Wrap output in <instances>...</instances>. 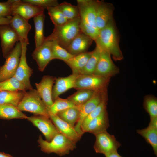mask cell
<instances>
[{"mask_svg": "<svg viewBox=\"0 0 157 157\" xmlns=\"http://www.w3.org/2000/svg\"><path fill=\"white\" fill-rule=\"evenodd\" d=\"M45 15L44 13L33 18L35 27V49L40 47L44 42L45 37L44 34V24Z\"/></svg>", "mask_w": 157, "mask_h": 157, "instance_id": "obj_26", "label": "cell"}, {"mask_svg": "<svg viewBox=\"0 0 157 157\" xmlns=\"http://www.w3.org/2000/svg\"><path fill=\"white\" fill-rule=\"evenodd\" d=\"M47 10L50 19L54 26L62 25L68 21L57 6L50 7Z\"/></svg>", "mask_w": 157, "mask_h": 157, "instance_id": "obj_36", "label": "cell"}, {"mask_svg": "<svg viewBox=\"0 0 157 157\" xmlns=\"http://www.w3.org/2000/svg\"><path fill=\"white\" fill-rule=\"evenodd\" d=\"M51 49L53 60L59 59L65 63L74 56L70 54L55 41H52Z\"/></svg>", "mask_w": 157, "mask_h": 157, "instance_id": "obj_33", "label": "cell"}, {"mask_svg": "<svg viewBox=\"0 0 157 157\" xmlns=\"http://www.w3.org/2000/svg\"><path fill=\"white\" fill-rule=\"evenodd\" d=\"M95 91L88 89H80L67 99L76 106H81L92 97Z\"/></svg>", "mask_w": 157, "mask_h": 157, "instance_id": "obj_27", "label": "cell"}, {"mask_svg": "<svg viewBox=\"0 0 157 157\" xmlns=\"http://www.w3.org/2000/svg\"><path fill=\"white\" fill-rule=\"evenodd\" d=\"M56 115L61 119L74 127L79 118V111L76 106L66 109Z\"/></svg>", "mask_w": 157, "mask_h": 157, "instance_id": "obj_29", "label": "cell"}, {"mask_svg": "<svg viewBox=\"0 0 157 157\" xmlns=\"http://www.w3.org/2000/svg\"><path fill=\"white\" fill-rule=\"evenodd\" d=\"M107 92V89L103 90L95 91L92 97L87 102L81 106H77L79 111V116L74 128L81 136L83 134L81 128L83 120L99 105Z\"/></svg>", "mask_w": 157, "mask_h": 157, "instance_id": "obj_9", "label": "cell"}, {"mask_svg": "<svg viewBox=\"0 0 157 157\" xmlns=\"http://www.w3.org/2000/svg\"><path fill=\"white\" fill-rule=\"evenodd\" d=\"M44 9L24 2L22 0H13L12 5V15L17 14L27 21L44 12Z\"/></svg>", "mask_w": 157, "mask_h": 157, "instance_id": "obj_14", "label": "cell"}, {"mask_svg": "<svg viewBox=\"0 0 157 157\" xmlns=\"http://www.w3.org/2000/svg\"><path fill=\"white\" fill-rule=\"evenodd\" d=\"M16 33L19 38V41L29 44L28 34L31 26L28 21L17 14L13 16L9 24Z\"/></svg>", "mask_w": 157, "mask_h": 157, "instance_id": "obj_19", "label": "cell"}, {"mask_svg": "<svg viewBox=\"0 0 157 157\" xmlns=\"http://www.w3.org/2000/svg\"><path fill=\"white\" fill-rule=\"evenodd\" d=\"M110 126L109 120L106 109L99 116L91 120L83 131L92 133L94 135L107 131Z\"/></svg>", "mask_w": 157, "mask_h": 157, "instance_id": "obj_20", "label": "cell"}, {"mask_svg": "<svg viewBox=\"0 0 157 157\" xmlns=\"http://www.w3.org/2000/svg\"><path fill=\"white\" fill-rule=\"evenodd\" d=\"M81 31L95 40L99 31L96 24L97 0H77Z\"/></svg>", "mask_w": 157, "mask_h": 157, "instance_id": "obj_1", "label": "cell"}, {"mask_svg": "<svg viewBox=\"0 0 157 157\" xmlns=\"http://www.w3.org/2000/svg\"><path fill=\"white\" fill-rule=\"evenodd\" d=\"M80 17L68 20L60 26H54L51 34L45 40L55 41L65 49L72 41L81 31Z\"/></svg>", "mask_w": 157, "mask_h": 157, "instance_id": "obj_3", "label": "cell"}, {"mask_svg": "<svg viewBox=\"0 0 157 157\" xmlns=\"http://www.w3.org/2000/svg\"><path fill=\"white\" fill-rule=\"evenodd\" d=\"M27 116L19 110L17 107L8 104H0V119H27Z\"/></svg>", "mask_w": 157, "mask_h": 157, "instance_id": "obj_24", "label": "cell"}, {"mask_svg": "<svg viewBox=\"0 0 157 157\" xmlns=\"http://www.w3.org/2000/svg\"><path fill=\"white\" fill-rule=\"evenodd\" d=\"M113 9L109 4L97 0L96 24L99 31L104 27L112 19Z\"/></svg>", "mask_w": 157, "mask_h": 157, "instance_id": "obj_21", "label": "cell"}, {"mask_svg": "<svg viewBox=\"0 0 157 157\" xmlns=\"http://www.w3.org/2000/svg\"><path fill=\"white\" fill-rule=\"evenodd\" d=\"M143 105L150 116V120L157 117V100L155 97L150 95L146 96Z\"/></svg>", "mask_w": 157, "mask_h": 157, "instance_id": "obj_37", "label": "cell"}, {"mask_svg": "<svg viewBox=\"0 0 157 157\" xmlns=\"http://www.w3.org/2000/svg\"><path fill=\"white\" fill-rule=\"evenodd\" d=\"M12 17L11 16L6 17H0V25L9 24Z\"/></svg>", "mask_w": 157, "mask_h": 157, "instance_id": "obj_40", "label": "cell"}, {"mask_svg": "<svg viewBox=\"0 0 157 157\" xmlns=\"http://www.w3.org/2000/svg\"><path fill=\"white\" fill-rule=\"evenodd\" d=\"M107 101L108 97L107 92L104 96L99 105L83 120L81 125V128L83 132L85 127L91 120L99 116L104 110L106 109Z\"/></svg>", "mask_w": 157, "mask_h": 157, "instance_id": "obj_31", "label": "cell"}, {"mask_svg": "<svg viewBox=\"0 0 157 157\" xmlns=\"http://www.w3.org/2000/svg\"><path fill=\"white\" fill-rule=\"evenodd\" d=\"M52 41L44 40L42 45L35 49L31 56L36 62L38 69L43 72L51 61L53 60L51 49Z\"/></svg>", "mask_w": 157, "mask_h": 157, "instance_id": "obj_15", "label": "cell"}, {"mask_svg": "<svg viewBox=\"0 0 157 157\" xmlns=\"http://www.w3.org/2000/svg\"><path fill=\"white\" fill-rule=\"evenodd\" d=\"M137 132L151 146L155 155L157 156V129L148 126L144 129L138 130Z\"/></svg>", "mask_w": 157, "mask_h": 157, "instance_id": "obj_28", "label": "cell"}, {"mask_svg": "<svg viewBox=\"0 0 157 157\" xmlns=\"http://www.w3.org/2000/svg\"><path fill=\"white\" fill-rule=\"evenodd\" d=\"M27 119L42 133L47 142H51L58 133L49 118L43 115H34L28 117Z\"/></svg>", "mask_w": 157, "mask_h": 157, "instance_id": "obj_12", "label": "cell"}, {"mask_svg": "<svg viewBox=\"0 0 157 157\" xmlns=\"http://www.w3.org/2000/svg\"><path fill=\"white\" fill-rule=\"evenodd\" d=\"M77 75L72 74L67 77L56 78L55 84L53 88L52 92L53 102L61 94L69 89L74 88Z\"/></svg>", "mask_w": 157, "mask_h": 157, "instance_id": "obj_22", "label": "cell"}, {"mask_svg": "<svg viewBox=\"0 0 157 157\" xmlns=\"http://www.w3.org/2000/svg\"><path fill=\"white\" fill-rule=\"evenodd\" d=\"M0 157H13L10 155L4 152H0Z\"/></svg>", "mask_w": 157, "mask_h": 157, "instance_id": "obj_43", "label": "cell"}, {"mask_svg": "<svg viewBox=\"0 0 157 157\" xmlns=\"http://www.w3.org/2000/svg\"><path fill=\"white\" fill-rule=\"evenodd\" d=\"M148 126L157 129V117L151 119Z\"/></svg>", "mask_w": 157, "mask_h": 157, "instance_id": "obj_41", "label": "cell"}, {"mask_svg": "<svg viewBox=\"0 0 157 157\" xmlns=\"http://www.w3.org/2000/svg\"><path fill=\"white\" fill-rule=\"evenodd\" d=\"M22 51L21 43L18 42L6 58L3 65L0 67V82L14 76L19 64Z\"/></svg>", "mask_w": 157, "mask_h": 157, "instance_id": "obj_6", "label": "cell"}, {"mask_svg": "<svg viewBox=\"0 0 157 157\" xmlns=\"http://www.w3.org/2000/svg\"><path fill=\"white\" fill-rule=\"evenodd\" d=\"M95 141L93 146L95 152L104 155L117 151L121 146L115 136L106 131L95 135Z\"/></svg>", "mask_w": 157, "mask_h": 157, "instance_id": "obj_8", "label": "cell"}, {"mask_svg": "<svg viewBox=\"0 0 157 157\" xmlns=\"http://www.w3.org/2000/svg\"><path fill=\"white\" fill-rule=\"evenodd\" d=\"M22 1L44 9H47L50 7H56L59 4L56 0H23Z\"/></svg>", "mask_w": 157, "mask_h": 157, "instance_id": "obj_38", "label": "cell"}, {"mask_svg": "<svg viewBox=\"0 0 157 157\" xmlns=\"http://www.w3.org/2000/svg\"><path fill=\"white\" fill-rule=\"evenodd\" d=\"M24 85L13 76L4 81L0 82V91H26Z\"/></svg>", "mask_w": 157, "mask_h": 157, "instance_id": "obj_32", "label": "cell"}, {"mask_svg": "<svg viewBox=\"0 0 157 157\" xmlns=\"http://www.w3.org/2000/svg\"><path fill=\"white\" fill-rule=\"evenodd\" d=\"M50 119L55 126L58 132L76 143L81 136L75 130L74 127L60 119L56 115L49 113Z\"/></svg>", "mask_w": 157, "mask_h": 157, "instance_id": "obj_18", "label": "cell"}, {"mask_svg": "<svg viewBox=\"0 0 157 157\" xmlns=\"http://www.w3.org/2000/svg\"><path fill=\"white\" fill-rule=\"evenodd\" d=\"M75 107L76 106L67 99H64L58 97L54 101L51 106L47 108L49 113L56 115L61 111Z\"/></svg>", "mask_w": 157, "mask_h": 157, "instance_id": "obj_34", "label": "cell"}, {"mask_svg": "<svg viewBox=\"0 0 157 157\" xmlns=\"http://www.w3.org/2000/svg\"><path fill=\"white\" fill-rule=\"evenodd\" d=\"M56 78L53 76L45 75L43 77L40 82L35 83L36 90L47 108L51 106L53 103L52 92Z\"/></svg>", "mask_w": 157, "mask_h": 157, "instance_id": "obj_16", "label": "cell"}, {"mask_svg": "<svg viewBox=\"0 0 157 157\" xmlns=\"http://www.w3.org/2000/svg\"><path fill=\"white\" fill-rule=\"evenodd\" d=\"M94 41L96 45L108 52L115 61L123 59L117 34L112 19L99 31L98 35Z\"/></svg>", "mask_w": 157, "mask_h": 157, "instance_id": "obj_2", "label": "cell"}, {"mask_svg": "<svg viewBox=\"0 0 157 157\" xmlns=\"http://www.w3.org/2000/svg\"><path fill=\"white\" fill-rule=\"evenodd\" d=\"M110 78L94 74L78 75L74 88L103 90L107 89Z\"/></svg>", "mask_w": 157, "mask_h": 157, "instance_id": "obj_7", "label": "cell"}, {"mask_svg": "<svg viewBox=\"0 0 157 157\" xmlns=\"http://www.w3.org/2000/svg\"><path fill=\"white\" fill-rule=\"evenodd\" d=\"M38 142L41 150L47 154L55 153L62 156L69 153L76 147V143L58 133L50 142L44 140L40 135Z\"/></svg>", "mask_w": 157, "mask_h": 157, "instance_id": "obj_4", "label": "cell"}, {"mask_svg": "<svg viewBox=\"0 0 157 157\" xmlns=\"http://www.w3.org/2000/svg\"><path fill=\"white\" fill-rule=\"evenodd\" d=\"M17 107L21 111L28 112L35 115H43L49 118L47 106L35 89L25 92Z\"/></svg>", "mask_w": 157, "mask_h": 157, "instance_id": "obj_5", "label": "cell"}, {"mask_svg": "<svg viewBox=\"0 0 157 157\" xmlns=\"http://www.w3.org/2000/svg\"><path fill=\"white\" fill-rule=\"evenodd\" d=\"M57 7L68 20L79 17V10L77 6L72 5L65 1L59 3Z\"/></svg>", "mask_w": 157, "mask_h": 157, "instance_id": "obj_35", "label": "cell"}, {"mask_svg": "<svg viewBox=\"0 0 157 157\" xmlns=\"http://www.w3.org/2000/svg\"><path fill=\"white\" fill-rule=\"evenodd\" d=\"M99 48L100 56L93 74L110 78L119 73V69L113 63L110 54L106 50Z\"/></svg>", "mask_w": 157, "mask_h": 157, "instance_id": "obj_10", "label": "cell"}, {"mask_svg": "<svg viewBox=\"0 0 157 157\" xmlns=\"http://www.w3.org/2000/svg\"><path fill=\"white\" fill-rule=\"evenodd\" d=\"M25 92L0 91V104H8L17 107Z\"/></svg>", "mask_w": 157, "mask_h": 157, "instance_id": "obj_25", "label": "cell"}, {"mask_svg": "<svg viewBox=\"0 0 157 157\" xmlns=\"http://www.w3.org/2000/svg\"><path fill=\"white\" fill-rule=\"evenodd\" d=\"M100 53V48L96 45L95 49L92 51L91 56L79 75L93 74L99 60Z\"/></svg>", "mask_w": 157, "mask_h": 157, "instance_id": "obj_30", "label": "cell"}, {"mask_svg": "<svg viewBox=\"0 0 157 157\" xmlns=\"http://www.w3.org/2000/svg\"><path fill=\"white\" fill-rule=\"evenodd\" d=\"M20 42L22 44V53L19 64L14 76L24 85L26 90H30L33 89L30 78L33 73V70L28 65L26 61V54L27 44Z\"/></svg>", "mask_w": 157, "mask_h": 157, "instance_id": "obj_11", "label": "cell"}, {"mask_svg": "<svg viewBox=\"0 0 157 157\" xmlns=\"http://www.w3.org/2000/svg\"><path fill=\"white\" fill-rule=\"evenodd\" d=\"M13 0L0 2V17H6L12 14V5Z\"/></svg>", "mask_w": 157, "mask_h": 157, "instance_id": "obj_39", "label": "cell"}, {"mask_svg": "<svg viewBox=\"0 0 157 157\" xmlns=\"http://www.w3.org/2000/svg\"><path fill=\"white\" fill-rule=\"evenodd\" d=\"M0 38L3 56L6 58L19 38L9 24L0 25Z\"/></svg>", "mask_w": 157, "mask_h": 157, "instance_id": "obj_13", "label": "cell"}, {"mask_svg": "<svg viewBox=\"0 0 157 157\" xmlns=\"http://www.w3.org/2000/svg\"><path fill=\"white\" fill-rule=\"evenodd\" d=\"M93 40L91 38L81 31L65 49L72 55L76 56L87 51Z\"/></svg>", "mask_w": 157, "mask_h": 157, "instance_id": "obj_17", "label": "cell"}, {"mask_svg": "<svg viewBox=\"0 0 157 157\" xmlns=\"http://www.w3.org/2000/svg\"><path fill=\"white\" fill-rule=\"evenodd\" d=\"M105 156L106 157H122L117 151L111 152Z\"/></svg>", "mask_w": 157, "mask_h": 157, "instance_id": "obj_42", "label": "cell"}, {"mask_svg": "<svg viewBox=\"0 0 157 157\" xmlns=\"http://www.w3.org/2000/svg\"><path fill=\"white\" fill-rule=\"evenodd\" d=\"M92 53L86 51L74 56L65 62L71 69L72 74L79 75L83 69Z\"/></svg>", "mask_w": 157, "mask_h": 157, "instance_id": "obj_23", "label": "cell"}]
</instances>
